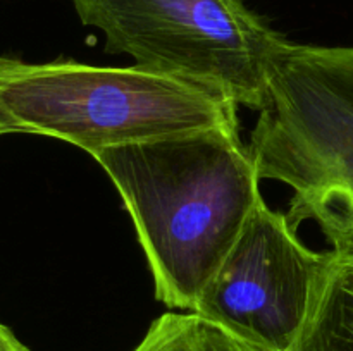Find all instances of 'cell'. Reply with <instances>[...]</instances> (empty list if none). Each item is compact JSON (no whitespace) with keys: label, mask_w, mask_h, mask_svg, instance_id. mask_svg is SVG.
Returning a JSON list of instances; mask_svg holds the SVG:
<instances>
[{"label":"cell","mask_w":353,"mask_h":351,"mask_svg":"<svg viewBox=\"0 0 353 351\" xmlns=\"http://www.w3.org/2000/svg\"><path fill=\"white\" fill-rule=\"evenodd\" d=\"M0 351H31L19 337L6 326L0 322Z\"/></svg>","instance_id":"cell-8"},{"label":"cell","mask_w":353,"mask_h":351,"mask_svg":"<svg viewBox=\"0 0 353 351\" xmlns=\"http://www.w3.org/2000/svg\"><path fill=\"white\" fill-rule=\"evenodd\" d=\"M133 351H262L199 313H164Z\"/></svg>","instance_id":"cell-7"},{"label":"cell","mask_w":353,"mask_h":351,"mask_svg":"<svg viewBox=\"0 0 353 351\" xmlns=\"http://www.w3.org/2000/svg\"><path fill=\"white\" fill-rule=\"evenodd\" d=\"M240 127L238 103L138 65L33 64L0 55V136L40 134L90 155L117 145Z\"/></svg>","instance_id":"cell-3"},{"label":"cell","mask_w":353,"mask_h":351,"mask_svg":"<svg viewBox=\"0 0 353 351\" xmlns=\"http://www.w3.org/2000/svg\"><path fill=\"white\" fill-rule=\"evenodd\" d=\"M105 52L261 110L272 55L286 40L245 0H71Z\"/></svg>","instance_id":"cell-4"},{"label":"cell","mask_w":353,"mask_h":351,"mask_svg":"<svg viewBox=\"0 0 353 351\" xmlns=\"http://www.w3.org/2000/svg\"><path fill=\"white\" fill-rule=\"evenodd\" d=\"M92 157L133 220L155 298L195 312L262 200L261 176L240 127L133 141Z\"/></svg>","instance_id":"cell-1"},{"label":"cell","mask_w":353,"mask_h":351,"mask_svg":"<svg viewBox=\"0 0 353 351\" xmlns=\"http://www.w3.org/2000/svg\"><path fill=\"white\" fill-rule=\"evenodd\" d=\"M250 148L261 179L293 189V229L314 220L334 253H353V47L292 43L268 69Z\"/></svg>","instance_id":"cell-2"},{"label":"cell","mask_w":353,"mask_h":351,"mask_svg":"<svg viewBox=\"0 0 353 351\" xmlns=\"http://www.w3.org/2000/svg\"><path fill=\"white\" fill-rule=\"evenodd\" d=\"M331 253L309 319L292 351H353V253Z\"/></svg>","instance_id":"cell-6"},{"label":"cell","mask_w":353,"mask_h":351,"mask_svg":"<svg viewBox=\"0 0 353 351\" xmlns=\"http://www.w3.org/2000/svg\"><path fill=\"white\" fill-rule=\"evenodd\" d=\"M331 255L309 250L262 198L193 313L262 351H292Z\"/></svg>","instance_id":"cell-5"}]
</instances>
